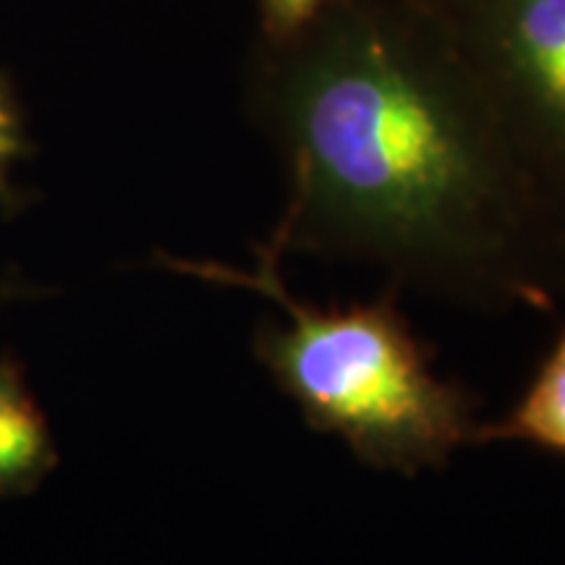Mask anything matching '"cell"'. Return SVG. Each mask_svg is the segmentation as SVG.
Masks as SVG:
<instances>
[{"mask_svg": "<svg viewBox=\"0 0 565 565\" xmlns=\"http://www.w3.org/2000/svg\"><path fill=\"white\" fill-rule=\"evenodd\" d=\"M249 110L286 200L259 259L362 263L477 309H553L565 246L482 92L416 0H333L259 40Z\"/></svg>", "mask_w": 565, "mask_h": 565, "instance_id": "obj_1", "label": "cell"}, {"mask_svg": "<svg viewBox=\"0 0 565 565\" xmlns=\"http://www.w3.org/2000/svg\"><path fill=\"white\" fill-rule=\"evenodd\" d=\"M166 270L246 288L282 309L254 333V359L299 408L303 424L333 435L359 463L416 477L477 445L479 401L435 370V353L408 322L398 286L370 301L317 307L288 288L282 265L252 267L158 254Z\"/></svg>", "mask_w": 565, "mask_h": 565, "instance_id": "obj_2", "label": "cell"}, {"mask_svg": "<svg viewBox=\"0 0 565 565\" xmlns=\"http://www.w3.org/2000/svg\"><path fill=\"white\" fill-rule=\"evenodd\" d=\"M435 21L565 246V0H416Z\"/></svg>", "mask_w": 565, "mask_h": 565, "instance_id": "obj_3", "label": "cell"}, {"mask_svg": "<svg viewBox=\"0 0 565 565\" xmlns=\"http://www.w3.org/2000/svg\"><path fill=\"white\" fill-rule=\"evenodd\" d=\"M61 456L51 422L26 380L24 364L0 356V498L30 494L53 475Z\"/></svg>", "mask_w": 565, "mask_h": 565, "instance_id": "obj_4", "label": "cell"}, {"mask_svg": "<svg viewBox=\"0 0 565 565\" xmlns=\"http://www.w3.org/2000/svg\"><path fill=\"white\" fill-rule=\"evenodd\" d=\"M492 443H521L565 458V324L511 412L479 424L477 445Z\"/></svg>", "mask_w": 565, "mask_h": 565, "instance_id": "obj_5", "label": "cell"}, {"mask_svg": "<svg viewBox=\"0 0 565 565\" xmlns=\"http://www.w3.org/2000/svg\"><path fill=\"white\" fill-rule=\"evenodd\" d=\"M26 154V139L24 126H21V116L17 103L9 95V89L0 84V210H19V194L11 186L9 173L13 162Z\"/></svg>", "mask_w": 565, "mask_h": 565, "instance_id": "obj_6", "label": "cell"}, {"mask_svg": "<svg viewBox=\"0 0 565 565\" xmlns=\"http://www.w3.org/2000/svg\"><path fill=\"white\" fill-rule=\"evenodd\" d=\"M333 0H257L259 40H282L328 9Z\"/></svg>", "mask_w": 565, "mask_h": 565, "instance_id": "obj_7", "label": "cell"}, {"mask_svg": "<svg viewBox=\"0 0 565 565\" xmlns=\"http://www.w3.org/2000/svg\"><path fill=\"white\" fill-rule=\"evenodd\" d=\"M32 296H40V288L30 286L19 273H9L0 278V309L11 307L21 299H32Z\"/></svg>", "mask_w": 565, "mask_h": 565, "instance_id": "obj_8", "label": "cell"}]
</instances>
